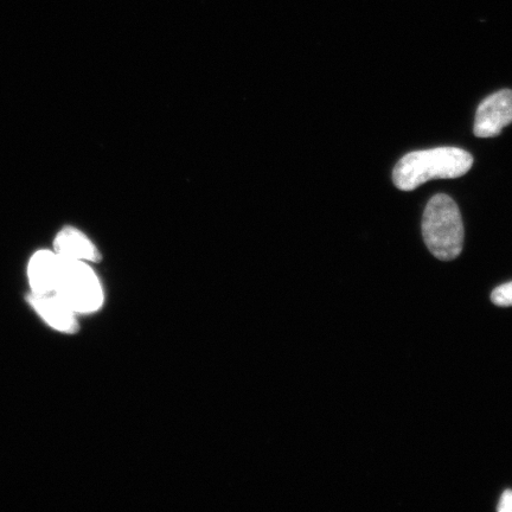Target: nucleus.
<instances>
[{"label":"nucleus","instance_id":"nucleus-4","mask_svg":"<svg viewBox=\"0 0 512 512\" xmlns=\"http://www.w3.org/2000/svg\"><path fill=\"white\" fill-rule=\"evenodd\" d=\"M512 124V91L503 89L479 105L473 132L478 138H494Z\"/></svg>","mask_w":512,"mask_h":512},{"label":"nucleus","instance_id":"nucleus-2","mask_svg":"<svg viewBox=\"0 0 512 512\" xmlns=\"http://www.w3.org/2000/svg\"><path fill=\"white\" fill-rule=\"evenodd\" d=\"M422 236L435 258L457 259L464 246V224L457 203L439 194L428 202L422 217Z\"/></svg>","mask_w":512,"mask_h":512},{"label":"nucleus","instance_id":"nucleus-1","mask_svg":"<svg viewBox=\"0 0 512 512\" xmlns=\"http://www.w3.org/2000/svg\"><path fill=\"white\" fill-rule=\"evenodd\" d=\"M473 165L469 152L458 147L415 151L400 159L393 171L395 187L412 191L431 179H452L462 177Z\"/></svg>","mask_w":512,"mask_h":512},{"label":"nucleus","instance_id":"nucleus-3","mask_svg":"<svg viewBox=\"0 0 512 512\" xmlns=\"http://www.w3.org/2000/svg\"><path fill=\"white\" fill-rule=\"evenodd\" d=\"M55 293L79 316L98 312L105 303L104 287L92 266L62 256Z\"/></svg>","mask_w":512,"mask_h":512},{"label":"nucleus","instance_id":"nucleus-7","mask_svg":"<svg viewBox=\"0 0 512 512\" xmlns=\"http://www.w3.org/2000/svg\"><path fill=\"white\" fill-rule=\"evenodd\" d=\"M54 251L69 260L88 262L95 264L101 259V254L94 243L80 230L66 227L56 235Z\"/></svg>","mask_w":512,"mask_h":512},{"label":"nucleus","instance_id":"nucleus-9","mask_svg":"<svg viewBox=\"0 0 512 512\" xmlns=\"http://www.w3.org/2000/svg\"><path fill=\"white\" fill-rule=\"evenodd\" d=\"M497 510L499 512H512V491L507 490L501 497L498 503Z\"/></svg>","mask_w":512,"mask_h":512},{"label":"nucleus","instance_id":"nucleus-6","mask_svg":"<svg viewBox=\"0 0 512 512\" xmlns=\"http://www.w3.org/2000/svg\"><path fill=\"white\" fill-rule=\"evenodd\" d=\"M60 267L61 256L55 251L41 249L32 255L28 265L30 293H55Z\"/></svg>","mask_w":512,"mask_h":512},{"label":"nucleus","instance_id":"nucleus-8","mask_svg":"<svg viewBox=\"0 0 512 512\" xmlns=\"http://www.w3.org/2000/svg\"><path fill=\"white\" fill-rule=\"evenodd\" d=\"M492 303L499 307L512 306V281L498 286L491 294Z\"/></svg>","mask_w":512,"mask_h":512},{"label":"nucleus","instance_id":"nucleus-5","mask_svg":"<svg viewBox=\"0 0 512 512\" xmlns=\"http://www.w3.org/2000/svg\"><path fill=\"white\" fill-rule=\"evenodd\" d=\"M27 302L49 328L61 334L79 331V315L56 293H29Z\"/></svg>","mask_w":512,"mask_h":512}]
</instances>
